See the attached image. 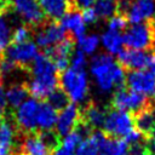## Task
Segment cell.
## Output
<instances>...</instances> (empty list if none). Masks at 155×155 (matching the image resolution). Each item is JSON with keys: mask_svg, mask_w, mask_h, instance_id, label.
Instances as JSON below:
<instances>
[{"mask_svg": "<svg viewBox=\"0 0 155 155\" xmlns=\"http://www.w3.org/2000/svg\"><path fill=\"white\" fill-rule=\"evenodd\" d=\"M50 155H75V153L71 151V150H68V149L63 148L62 145H59V147H58L57 149H54Z\"/></svg>", "mask_w": 155, "mask_h": 155, "instance_id": "cell-38", "label": "cell"}, {"mask_svg": "<svg viewBox=\"0 0 155 155\" xmlns=\"http://www.w3.org/2000/svg\"><path fill=\"white\" fill-rule=\"evenodd\" d=\"M102 131L113 138H125L131 131L134 130L133 115L125 110L109 109L102 126Z\"/></svg>", "mask_w": 155, "mask_h": 155, "instance_id": "cell-5", "label": "cell"}, {"mask_svg": "<svg viewBox=\"0 0 155 155\" xmlns=\"http://www.w3.org/2000/svg\"><path fill=\"white\" fill-rule=\"evenodd\" d=\"M15 0H0V6H1V12L2 11H6V10H8L10 7H11V5H12V2H13Z\"/></svg>", "mask_w": 155, "mask_h": 155, "instance_id": "cell-39", "label": "cell"}, {"mask_svg": "<svg viewBox=\"0 0 155 155\" xmlns=\"http://www.w3.org/2000/svg\"><path fill=\"white\" fill-rule=\"evenodd\" d=\"M70 68L75 69V70H85L86 65H87V58L86 54L82 53L81 51L76 50L75 52H73L71 57H70Z\"/></svg>", "mask_w": 155, "mask_h": 155, "instance_id": "cell-33", "label": "cell"}, {"mask_svg": "<svg viewBox=\"0 0 155 155\" xmlns=\"http://www.w3.org/2000/svg\"><path fill=\"white\" fill-rule=\"evenodd\" d=\"M133 120L136 130L147 138L155 127V105L134 114Z\"/></svg>", "mask_w": 155, "mask_h": 155, "instance_id": "cell-21", "label": "cell"}, {"mask_svg": "<svg viewBox=\"0 0 155 155\" xmlns=\"http://www.w3.org/2000/svg\"><path fill=\"white\" fill-rule=\"evenodd\" d=\"M0 155H16L13 153H8V151H0Z\"/></svg>", "mask_w": 155, "mask_h": 155, "instance_id": "cell-41", "label": "cell"}, {"mask_svg": "<svg viewBox=\"0 0 155 155\" xmlns=\"http://www.w3.org/2000/svg\"><path fill=\"white\" fill-rule=\"evenodd\" d=\"M75 155H99L98 145L91 137H88L78 145L75 149Z\"/></svg>", "mask_w": 155, "mask_h": 155, "instance_id": "cell-30", "label": "cell"}, {"mask_svg": "<svg viewBox=\"0 0 155 155\" xmlns=\"http://www.w3.org/2000/svg\"><path fill=\"white\" fill-rule=\"evenodd\" d=\"M127 153H128V155H150L148 145H147V139L128 145Z\"/></svg>", "mask_w": 155, "mask_h": 155, "instance_id": "cell-34", "label": "cell"}, {"mask_svg": "<svg viewBox=\"0 0 155 155\" xmlns=\"http://www.w3.org/2000/svg\"><path fill=\"white\" fill-rule=\"evenodd\" d=\"M151 73H153V74H154V75H155V67H154V69H153V70H151Z\"/></svg>", "mask_w": 155, "mask_h": 155, "instance_id": "cell-44", "label": "cell"}, {"mask_svg": "<svg viewBox=\"0 0 155 155\" xmlns=\"http://www.w3.org/2000/svg\"><path fill=\"white\" fill-rule=\"evenodd\" d=\"M82 137L80 136V133L76 131V130H73L71 132H69L67 136H64L62 139H61V145L68 150H71L74 151L78 145L82 142Z\"/></svg>", "mask_w": 155, "mask_h": 155, "instance_id": "cell-31", "label": "cell"}, {"mask_svg": "<svg viewBox=\"0 0 155 155\" xmlns=\"http://www.w3.org/2000/svg\"><path fill=\"white\" fill-rule=\"evenodd\" d=\"M126 85L130 90L155 99V75L148 70H132L126 74Z\"/></svg>", "mask_w": 155, "mask_h": 155, "instance_id": "cell-11", "label": "cell"}, {"mask_svg": "<svg viewBox=\"0 0 155 155\" xmlns=\"http://www.w3.org/2000/svg\"><path fill=\"white\" fill-rule=\"evenodd\" d=\"M7 108H8V104L6 99V92L2 85H0V116L7 115Z\"/></svg>", "mask_w": 155, "mask_h": 155, "instance_id": "cell-36", "label": "cell"}, {"mask_svg": "<svg viewBox=\"0 0 155 155\" xmlns=\"http://www.w3.org/2000/svg\"><path fill=\"white\" fill-rule=\"evenodd\" d=\"M40 102L35 98L25 99L13 114V122L21 133H33L38 131L36 116Z\"/></svg>", "mask_w": 155, "mask_h": 155, "instance_id": "cell-7", "label": "cell"}, {"mask_svg": "<svg viewBox=\"0 0 155 155\" xmlns=\"http://www.w3.org/2000/svg\"><path fill=\"white\" fill-rule=\"evenodd\" d=\"M47 21H59L73 7L71 0H38Z\"/></svg>", "mask_w": 155, "mask_h": 155, "instance_id": "cell-17", "label": "cell"}, {"mask_svg": "<svg viewBox=\"0 0 155 155\" xmlns=\"http://www.w3.org/2000/svg\"><path fill=\"white\" fill-rule=\"evenodd\" d=\"M11 8L31 29L38 28L46 21L38 0H15Z\"/></svg>", "mask_w": 155, "mask_h": 155, "instance_id": "cell-10", "label": "cell"}, {"mask_svg": "<svg viewBox=\"0 0 155 155\" xmlns=\"http://www.w3.org/2000/svg\"><path fill=\"white\" fill-rule=\"evenodd\" d=\"M16 155H50V151L39 138L38 132H33L21 134Z\"/></svg>", "mask_w": 155, "mask_h": 155, "instance_id": "cell-16", "label": "cell"}, {"mask_svg": "<svg viewBox=\"0 0 155 155\" xmlns=\"http://www.w3.org/2000/svg\"><path fill=\"white\" fill-rule=\"evenodd\" d=\"M12 25L10 18L6 16V12H0V53L2 54L4 51L10 46L12 42Z\"/></svg>", "mask_w": 155, "mask_h": 155, "instance_id": "cell-24", "label": "cell"}, {"mask_svg": "<svg viewBox=\"0 0 155 155\" xmlns=\"http://www.w3.org/2000/svg\"><path fill=\"white\" fill-rule=\"evenodd\" d=\"M5 92L7 104L13 110H16L27 99L29 94L25 82H13L7 87V90H5Z\"/></svg>", "mask_w": 155, "mask_h": 155, "instance_id": "cell-22", "label": "cell"}, {"mask_svg": "<svg viewBox=\"0 0 155 155\" xmlns=\"http://www.w3.org/2000/svg\"><path fill=\"white\" fill-rule=\"evenodd\" d=\"M58 82L71 103L79 104L84 103L87 99L90 84L87 73L85 70H75L68 68L67 70L61 73Z\"/></svg>", "mask_w": 155, "mask_h": 155, "instance_id": "cell-2", "label": "cell"}, {"mask_svg": "<svg viewBox=\"0 0 155 155\" xmlns=\"http://www.w3.org/2000/svg\"><path fill=\"white\" fill-rule=\"evenodd\" d=\"M124 45L131 50H155V19L132 24L122 35Z\"/></svg>", "mask_w": 155, "mask_h": 155, "instance_id": "cell-3", "label": "cell"}, {"mask_svg": "<svg viewBox=\"0 0 155 155\" xmlns=\"http://www.w3.org/2000/svg\"><path fill=\"white\" fill-rule=\"evenodd\" d=\"M111 105L114 109L137 114L147 108L155 105V99L148 98L147 96L134 92L130 88L121 87L114 92L111 98Z\"/></svg>", "mask_w": 155, "mask_h": 155, "instance_id": "cell-4", "label": "cell"}, {"mask_svg": "<svg viewBox=\"0 0 155 155\" xmlns=\"http://www.w3.org/2000/svg\"><path fill=\"white\" fill-rule=\"evenodd\" d=\"M33 34L36 46L44 51H47L67 36V33L62 29L59 23L54 21H45L33 30Z\"/></svg>", "mask_w": 155, "mask_h": 155, "instance_id": "cell-9", "label": "cell"}, {"mask_svg": "<svg viewBox=\"0 0 155 155\" xmlns=\"http://www.w3.org/2000/svg\"><path fill=\"white\" fill-rule=\"evenodd\" d=\"M46 102H47L51 107H53L56 110H62L64 107H67V105L70 103L68 96L65 94V92H64L61 87H57V88L47 97Z\"/></svg>", "mask_w": 155, "mask_h": 155, "instance_id": "cell-28", "label": "cell"}, {"mask_svg": "<svg viewBox=\"0 0 155 155\" xmlns=\"http://www.w3.org/2000/svg\"><path fill=\"white\" fill-rule=\"evenodd\" d=\"M58 23L62 29L75 41L86 35V24L82 19L81 12H79V10L76 8H71L59 19Z\"/></svg>", "mask_w": 155, "mask_h": 155, "instance_id": "cell-15", "label": "cell"}, {"mask_svg": "<svg viewBox=\"0 0 155 155\" xmlns=\"http://www.w3.org/2000/svg\"><path fill=\"white\" fill-rule=\"evenodd\" d=\"M39 138L44 143V145L48 149L50 154L57 149L61 145V137L54 130H48V131H36Z\"/></svg>", "mask_w": 155, "mask_h": 155, "instance_id": "cell-27", "label": "cell"}, {"mask_svg": "<svg viewBox=\"0 0 155 155\" xmlns=\"http://www.w3.org/2000/svg\"><path fill=\"white\" fill-rule=\"evenodd\" d=\"M90 71L94 79L96 86L103 93H109L113 90L116 91L126 85V70L107 52L92 57Z\"/></svg>", "mask_w": 155, "mask_h": 155, "instance_id": "cell-1", "label": "cell"}, {"mask_svg": "<svg viewBox=\"0 0 155 155\" xmlns=\"http://www.w3.org/2000/svg\"><path fill=\"white\" fill-rule=\"evenodd\" d=\"M98 18L109 19L110 17L119 13V2L115 0H96L92 6Z\"/></svg>", "mask_w": 155, "mask_h": 155, "instance_id": "cell-25", "label": "cell"}, {"mask_svg": "<svg viewBox=\"0 0 155 155\" xmlns=\"http://www.w3.org/2000/svg\"><path fill=\"white\" fill-rule=\"evenodd\" d=\"M33 34V29L27 24H19L12 30V42L13 44H22L29 41Z\"/></svg>", "mask_w": 155, "mask_h": 155, "instance_id": "cell-29", "label": "cell"}, {"mask_svg": "<svg viewBox=\"0 0 155 155\" xmlns=\"http://www.w3.org/2000/svg\"><path fill=\"white\" fill-rule=\"evenodd\" d=\"M101 42H102L105 52L111 56L117 54L122 50V45H124L122 35L120 33L111 31V30H107L105 33L102 34Z\"/></svg>", "mask_w": 155, "mask_h": 155, "instance_id": "cell-23", "label": "cell"}, {"mask_svg": "<svg viewBox=\"0 0 155 155\" xmlns=\"http://www.w3.org/2000/svg\"><path fill=\"white\" fill-rule=\"evenodd\" d=\"M154 51H139L125 48L117 53L116 62L125 70H144L149 68L151 54Z\"/></svg>", "mask_w": 155, "mask_h": 155, "instance_id": "cell-12", "label": "cell"}, {"mask_svg": "<svg viewBox=\"0 0 155 155\" xmlns=\"http://www.w3.org/2000/svg\"><path fill=\"white\" fill-rule=\"evenodd\" d=\"M105 115L107 109L93 102H87L84 109H81V120L92 130H99L103 126Z\"/></svg>", "mask_w": 155, "mask_h": 155, "instance_id": "cell-18", "label": "cell"}, {"mask_svg": "<svg viewBox=\"0 0 155 155\" xmlns=\"http://www.w3.org/2000/svg\"><path fill=\"white\" fill-rule=\"evenodd\" d=\"M81 11H82L81 16H82V19H84L86 25L87 24H93V23H96L98 21V16H97V13H96L93 7H87V8L81 10Z\"/></svg>", "mask_w": 155, "mask_h": 155, "instance_id": "cell-35", "label": "cell"}, {"mask_svg": "<svg viewBox=\"0 0 155 155\" xmlns=\"http://www.w3.org/2000/svg\"><path fill=\"white\" fill-rule=\"evenodd\" d=\"M0 85H2V74L0 71Z\"/></svg>", "mask_w": 155, "mask_h": 155, "instance_id": "cell-42", "label": "cell"}, {"mask_svg": "<svg viewBox=\"0 0 155 155\" xmlns=\"http://www.w3.org/2000/svg\"><path fill=\"white\" fill-rule=\"evenodd\" d=\"M39 54V47L33 41H25L22 44L11 42L10 46L4 51L2 57L12 62L17 68L28 69L35 57Z\"/></svg>", "mask_w": 155, "mask_h": 155, "instance_id": "cell-8", "label": "cell"}, {"mask_svg": "<svg viewBox=\"0 0 155 155\" xmlns=\"http://www.w3.org/2000/svg\"><path fill=\"white\" fill-rule=\"evenodd\" d=\"M73 7L76 10H85L87 7H92L96 0H71Z\"/></svg>", "mask_w": 155, "mask_h": 155, "instance_id": "cell-37", "label": "cell"}, {"mask_svg": "<svg viewBox=\"0 0 155 155\" xmlns=\"http://www.w3.org/2000/svg\"><path fill=\"white\" fill-rule=\"evenodd\" d=\"M101 42V38L96 34H90V35H85L81 39L76 40L75 44L78 46V50L81 51L82 53L87 54H93L99 46Z\"/></svg>", "mask_w": 155, "mask_h": 155, "instance_id": "cell-26", "label": "cell"}, {"mask_svg": "<svg viewBox=\"0 0 155 155\" xmlns=\"http://www.w3.org/2000/svg\"><path fill=\"white\" fill-rule=\"evenodd\" d=\"M127 19L126 17L122 15V13H116L115 16L110 17L108 19V30H111V31H116V33H120L121 30H125L126 27H127Z\"/></svg>", "mask_w": 155, "mask_h": 155, "instance_id": "cell-32", "label": "cell"}, {"mask_svg": "<svg viewBox=\"0 0 155 155\" xmlns=\"http://www.w3.org/2000/svg\"><path fill=\"white\" fill-rule=\"evenodd\" d=\"M115 1H117V2H126V1H130V0H115Z\"/></svg>", "mask_w": 155, "mask_h": 155, "instance_id": "cell-43", "label": "cell"}, {"mask_svg": "<svg viewBox=\"0 0 155 155\" xmlns=\"http://www.w3.org/2000/svg\"><path fill=\"white\" fill-rule=\"evenodd\" d=\"M58 75L30 78V81L27 82L29 94L38 101L47 99V97L58 87Z\"/></svg>", "mask_w": 155, "mask_h": 155, "instance_id": "cell-14", "label": "cell"}, {"mask_svg": "<svg viewBox=\"0 0 155 155\" xmlns=\"http://www.w3.org/2000/svg\"><path fill=\"white\" fill-rule=\"evenodd\" d=\"M1 57H2V54H1V53H0V59H1Z\"/></svg>", "mask_w": 155, "mask_h": 155, "instance_id": "cell-45", "label": "cell"}, {"mask_svg": "<svg viewBox=\"0 0 155 155\" xmlns=\"http://www.w3.org/2000/svg\"><path fill=\"white\" fill-rule=\"evenodd\" d=\"M147 142H148V143H151V144L155 145V127H154V130L149 133V136L147 137Z\"/></svg>", "mask_w": 155, "mask_h": 155, "instance_id": "cell-40", "label": "cell"}, {"mask_svg": "<svg viewBox=\"0 0 155 155\" xmlns=\"http://www.w3.org/2000/svg\"><path fill=\"white\" fill-rule=\"evenodd\" d=\"M154 51H155V50H154Z\"/></svg>", "mask_w": 155, "mask_h": 155, "instance_id": "cell-47", "label": "cell"}, {"mask_svg": "<svg viewBox=\"0 0 155 155\" xmlns=\"http://www.w3.org/2000/svg\"><path fill=\"white\" fill-rule=\"evenodd\" d=\"M27 70L30 74V78L58 75L54 63L46 53H39Z\"/></svg>", "mask_w": 155, "mask_h": 155, "instance_id": "cell-19", "label": "cell"}, {"mask_svg": "<svg viewBox=\"0 0 155 155\" xmlns=\"http://www.w3.org/2000/svg\"><path fill=\"white\" fill-rule=\"evenodd\" d=\"M0 12H1V6H0Z\"/></svg>", "mask_w": 155, "mask_h": 155, "instance_id": "cell-46", "label": "cell"}, {"mask_svg": "<svg viewBox=\"0 0 155 155\" xmlns=\"http://www.w3.org/2000/svg\"><path fill=\"white\" fill-rule=\"evenodd\" d=\"M119 11L131 24L155 19V0H134L119 2Z\"/></svg>", "mask_w": 155, "mask_h": 155, "instance_id": "cell-6", "label": "cell"}, {"mask_svg": "<svg viewBox=\"0 0 155 155\" xmlns=\"http://www.w3.org/2000/svg\"><path fill=\"white\" fill-rule=\"evenodd\" d=\"M57 110L51 107L47 102H40L38 116H36V125L38 131H48L53 130L57 122Z\"/></svg>", "mask_w": 155, "mask_h": 155, "instance_id": "cell-20", "label": "cell"}, {"mask_svg": "<svg viewBox=\"0 0 155 155\" xmlns=\"http://www.w3.org/2000/svg\"><path fill=\"white\" fill-rule=\"evenodd\" d=\"M81 121V109L75 103H69L67 107H64L58 116L56 122V132L61 138L67 136L69 132H71L76 125Z\"/></svg>", "mask_w": 155, "mask_h": 155, "instance_id": "cell-13", "label": "cell"}]
</instances>
